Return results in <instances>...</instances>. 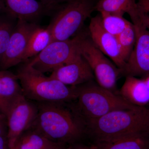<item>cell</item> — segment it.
Instances as JSON below:
<instances>
[{"label": "cell", "mask_w": 149, "mask_h": 149, "mask_svg": "<svg viewBox=\"0 0 149 149\" xmlns=\"http://www.w3.org/2000/svg\"><path fill=\"white\" fill-rule=\"evenodd\" d=\"M36 103L38 113L30 128L47 139L70 146L77 143L86 133L84 123L69 103Z\"/></svg>", "instance_id": "6da1fadb"}, {"label": "cell", "mask_w": 149, "mask_h": 149, "mask_svg": "<svg viewBox=\"0 0 149 149\" xmlns=\"http://www.w3.org/2000/svg\"><path fill=\"white\" fill-rule=\"evenodd\" d=\"M137 3L139 9L149 16V0H138Z\"/></svg>", "instance_id": "cb8c5ba5"}, {"label": "cell", "mask_w": 149, "mask_h": 149, "mask_svg": "<svg viewBox=\"0 0 149 149\" xmlns=\"http://www.w3.org/2000/svg\"><path fill=\"white\" fill-rule=\"evenodd\" d=\"M7 135L0 136V149H9Z\"/></svg>", "instance_id": "484cf974"}, {"label": "cell", "mask_w": 149, "mask_h": 149, "mask_svg": "<svg viewBox=\"0 0 149 149\" xmlns=\"http://www.w3.org/2000/svg\"><path fill=\"white\" fill-rule=\"evenodd\" d=\"M66 149H90V147L85 146L77 143L70 145L67 146Z\"/></svg>", "instance_id": "83f0119b"}, {"label": "cell", "mask_w": 149, "mask_h": 149, "mask_svg": "<svg viewBox=\"0 0 149 149\" xmlns=\"http://www.w3.org/2000/svg\"><path fill=\"white\" fill-rule=\"evenodd\" d=\"M66 147L67 146H62L61 147H59V148H57L55 149H66Z\"/></svg>", "instance_id": "1f68e13d"}, {"label": "cell", "mask_w": 149, "mask_h": 149, "mask_svg": "<svg viewBox=\"0 0 149 149\" xmlns=\"http://www.w3.org/2000/svg\"><path fill=\"white\" fill-rule=\"evenodd\" d=\"M116 37L121 56L126 63L136 44V30L133 23L131 22Z\"/></svg>", "instance_id": "ffe728a7"}, {"label": "cell", "mask_w": 149, "mask_h": 149, "mask_svg": "<svg viewBox=\"0 0 149 149\" xmlns=\"http://www.w3.org/2000/svg\"><path fill=\"white\" fill-rule=\"evenodd\" d=\"M14 27L10 22L0 19V59L6 49Z\"/></svg>", "instance_id": "7402d4cb"}, {"label": "cell", "mask_w": 149, "mask_h": 149, "mask_svg": "<svg viewBox=\"0 0 149 149\" xmlns=\"http://www.w3.org/2000/svg\"><path fill=\"white\" fill-rule=\"evenodd\" d=\"M8 128L6 117L0 113V136L7 134Z\"/></svg>", "instance_id": "d4e9b609"}, {"label": "cell", "mask_w": 149, "mask_h": 149, "mask_svg": "<svg viewBox=\"0 0 149 149\" xmlns=\"http://www.w3.org/2000/svg\"><path fill=\"white\" fill-rule=\"evenodd\" d=\"M85 126L94 142L149 133V111L145 107L113 111L85 123Z\"/></svg>", "instance_id": "7a4b0ae2"}, {"label": "cell", "mask_w": 149, "mask_h": 149, "mask_svg": "<svg viewBox=\"0 0 149 149\" xmlns=\"http://www.w3.org/2000/svg\"><path fill=\"white\" fill-rule=\"evenodd\" d=\"M144 81H145V83L146 84L147 87L148 88L149 90V74L147 75V76H145L143 77H142Z\"/></svg>", "instance_id": "f546056e"}, {"label": "cell", "mask_w": 149, "mask_h": 149, "mask_svg": "<svg viewBox=\"0 0 149 149\" xmlns=\"http://www.w3.org/2000/svg\"><path fill=\"white\" fill-rule=\"evenodd\" d=\"M88 83L78 86L76 102L70 104L84 125L85 123L113 111L131 109L138 107L128 103L119 94L113 93L100 85Z\"/></svg>", "instance_id": "277c9868"}, {"label": "cell", "mask_w": 149, "mask_h": 149, "mask_svg": "<svg viewBox=\"0 0 149 149\" xmlns=\"http://www.w3.org/2000/svg\"><path fill=\"white\" fill-rule=\"evenodd\" d=\"M42 1L43 2L52 5L54 3L56 2L57 1H60V0H42Z\"/></svg>", "instance_id": "f1b7e54d"}, {"label": "cell", "mask_w": 149, "mask_h": 149, "mask_svg": "<svg viewBox=\"0 0 149 149\" xmlns=\"http://www.w3.org/2000/svg\"><path fill=\"white\" fill-rule=\"evenodd\" d=\"M94 9L100 13H106L121 16L128 14L133 24L141 21L139 7L135 0H100L94 6Z\"/></svg>", "instance_id": "2e32d148"}, {"label": "cell", "mask_w": 149, "mask_h": 149, "mask_svg": "<svg viewBox=\"0 0 149 149\" xmlns=\"http://www.w3.org/2000/svg\"><path fill=\"white\" fill-rule=\"evenodd\" d=\"M13 100H9L0 95V113L6 116L11 104Z\"/></svg>", "instance_id": "603a6c76"}, {"label": "cell", "mask_w": 149, "mask_h": 149, "mask_svg": "<svg viewBox=\"0 0 149 149\" xmlns=\"http://www.w3.org/2000/svg\"><path fill=\"white\" fill-rule=\"evenodd\" d=\"M90 149H149V133L132 134L121 138L95 141Z\"/></svg>", "instance_id": "9a60e30c"}, {"label": "cell", "mask_w": 149, "mask_h": 149, "mask_svg": "<svg viewBox=\"0 0 149 149\" xmlns=\"http://www.w3.org/2000/svg\"><path fill=\"white\" fill-rule=\"evenodd\" d=\"M134 25L136 44L123 73L126 76L143 77L149 74V31L142 20Z\"/></svg>", "instance_id": "30bf717a"}, {"label": "cell", "mask_w": 149, "mask_h": 149, "mask_svg": "<svg viewBox=\"0 0 149 149\" xmlns=\"http://www.w3.org/2000/svg\"><path fill=\"white\" fill-rule=\"evenodd\" d=\"M94 10L90 0H70L57 13L48 26L52 42L70 39L90 17Z\"/></svg>", "instance_id": "5b68a950"}, {"label": "cell", "mask_w": 149, "mask_h": 149, "mask_svg": "<svg viewBox=\"0 0 149 149\" xmlns=\"http://www.w3.org/2000/svg\"><path fill=\"white\" fill-rule=\"evenodd\" d=\"M6 9L13 17L29 22L37 18L50 5L36 0H3Z\"/></svg>", "instance_id": "5bb4252c"}, {"label": "cell", "mask_w": 149, "mask_h": 149, "mask_svg": "<svg viewBox=\"0 0 149 149\" xmlns=\"http://www.w3.org/2000/svg\"><path fill=\"white\" fill-rule=\"evenodd\" d=\"M89 31L91 40L95 45L113 61L123 73L126 63L120 53L117 37L104 29L100 15L91 18Z\"/></svg>", "instance_id": "8fae6325"}, {"label": "cell", "mask_w": 149, "mask_h": 149, "mask_svg": "<svg viewBox=\"0 0 149 149\" xmlns=\"http://www.w3.org/2000/svg\"><path fill=\"white\" fill-rule=\"evenodd\" d=\"M36 26L26 20L18 19L6 49L0 59V70H6L23 62L29 37Z\"/></svg>", "instance_id": "9c48e42d"}, {"label": "cell", "mask_w": 149, "mask_h": 149, "mask_svg": "<svg viewBox=\"0 0 149 149\" xmlns=\"http://www.w3.org/2000/svg\"><path fill=\"white\" fill-rule=\"evenodd\" d=\"M37 103L20 95L12 102L6 117L9 146L15 145L21 135L32 126L38 113Z\"/></svg>", "instance_id": "ba28073f"}, {"label": "cell", "mask_w": 149, "mask_h": 149, "mask_svg": "<svg viewBox=\"0 0 149 149\" xmlns=\"http://www.w3.org/2000/svg\"><path fill=\"white\" fill-rule=\"evenodd\" d=\"M16 74L7 70H0V95L9 100L23 95Z\"/></svg>", "instance_id": "d6986e66"}, {"label": "cell", "mask_w": 149, "mask_h": 149, "mask_svg": "<svg viewBox=\"0 0 149 149\" xmlns=\"http://www.w3.org/2000/svg\"><path fill=\"white\" fill-rule=\"evenodd\" d=\"M119 95L133 105L145 107L149 103V90L143 78L126 76Z\"/></svg>", "instance_id": "4fadbf2b"}, {"label": "cell", "mask_w": 149, "mask_h": 149, "mask_svg": "<svg viewBox=\"0 0 149 149\" xmlns=\"http://www.w3.org/2000/svg\"><path fill=\"white\" fill-rule=\"evenodd\" d=\"M52 40L49 27L42 28L36 26L29 37L23 62L38 54L52 42Z\"/></svg>", "instance_id": "e0dca14e"}, {"label": "cell", "mask_w": 149, "mask_h": 149, "mask_svg": "<svg viewBox=\"0 0 149 149\" xmlns=\"http://www.w3.org/2000/svg\"><path fill=\"white\" fill-rule=\"evenodd\" d=\"M17 141L19 149H55L66 146L51 141L32 128L25 131Z\"/></svg>", "instance_id": "ac0fdd59"}, {"label": "cell", "mask_w": 149, "mask_h": 149, "mask_svg": "<svg viewBox=\"0 0 149 149\" xmlns=\"http://www.w3.org/2000/svg\"><path fill=\"white\" fill-rule=\"evenodd\" d=\"M81 37L80 35L72 39L52 42L32 59L27 61L34 68L43 73L52 72L79 52Z\"/></svg>", "instance_id": "52a82bcc"}, {"label": "cell", "mask_w": 149, "mask_h": 149, "mask_svg": "<svg viewBox=\"0 0 149 149\" xmlns=\"http://www.w3.org/2000/svg\"><path fill=\"white\" fill-rule=\"evenodd\" d=\"M9 149H19V144L18 141L16 143L14 146L12 148H10Z\"/></svg>", "instance_id": "4dcf8cb0"}, {"label": "cell", "mask_w": 149, "mask_h": 149, "mask_svg": "<svg viewBox=\"0 0 149 149\" xmlns=\"http://www.w3.org/2000/svg\"><path fill=\"white\" fill-rule=\"evenodd\" d=\"M25 62L16 74L26 98L36 102L70 103L76 100L78 86H68L47 77Z\"/></svg>", "instance_id": "3957f363"}, {"label": "cell", "mask_w": 149, "mask_h": 149, "mask_svg": "<svg viewBox=\"0 0 149 149\" xmlns=\"http://www.w3.org/2000/svg\"><path fill=\"white\" fill-rule=\"evenodd\" d=\"M100 15L104 29L116 37L120 34L131 23L121 15L106 13H101Z\"/></svg>", "instance_id": "44dd1931"}, {"label": "cell", "mask_w": 149, "mask_h": 149, "mask_svg": "<svg viewBox=\"0 0 149 149\" xmlns=\"http://www.w3.org/2000/svg\"><path fill=\"white\" fill-rule=\"evenodd\" d=\"M50 77L68 86H77L91 82L94 74L79 52L69 61L53 71Z\"/></svg>", "instance_id": "7c38bea8"}, {"label": "cell", "mask_w": 149, "mask_h": 149, "mask_svg": "<svg viewBox=\"0 0 149 149\" xmlns=\"http://www.w3.org/2000/svg\"><path fill=\"white\" fill-rule=\"evenodd\" d=\"M79 52L87 62L95 77L98 85L116 94V84L122 71L107 58L91 39L81 35Z\"/></svg>", "instance_id": "8992f818"}, {"label": "cell", "mask_w": 149, "mask_h": 149, "mask_svg": "<svg viewBox=\"0 0 149 149\" xmlns=\"http://www.w3.org/2000/svg\"><path fill=\"white\" fill-rule=\"evenodd\" d=\"M139 11H140V16L141 19L149 31V16L146 14L142 12L140 10Z\"/></svg>", "instance_id": "4316f807"}]
</instances>
